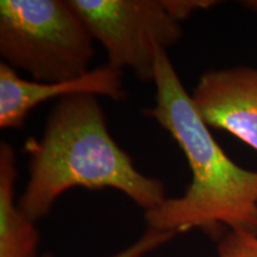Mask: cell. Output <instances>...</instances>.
<instances>
[{
	"label": "cell",
	"instance_id": "6da1fadb",
	"mask_svg": "<svg viewBox=\"0 0 257 257\" xmlns=\"http://www.w3.org/2000/svg\"><path fill=\"white\" fill-rule=\"evenodd\" d=\"M155 105L147 115L162 126L185 154L192 181L184 194L146 212L148 227L176 234L199 229L257 234V172L225 154L193 104L166 49L156 57Z\"/></svg>",
	"mask_w": 257,
	"mask_h": 257
},
{
	"label": "cell",
	"instance_id": "7a4b0ae2",
	"mask_svg": "<svg viewBox=\"0 0 257 257\" xmlns=\"http://www.w3.org/2000/svg\"><path fill=\"white\" fill-rule=\"evenodd\" d=\"M25 150L30 155V178L18 205L35 223L73 188H113L146 212L167 199L163 182L142 174L115 143L96 95L60 99L43 136L40 141L30 138Z\"/></svg>",
	"mask_w": 257,
	"mask_h": 257
},
{
	"label": "cell",
	"instance_id": "3957f363",
	"mask_svg": "<svg viewBox=\"0 0 257 257\" xmlns=\"http://www.w3.org/2000/svg\"><path fill=\"white\" fill-rule=\"evenodd\" d=\"M94 38L67 0H2L0 56L35 81L62 82L89 72Z\"/></svg>",
	"mask_w": 257,
	"mask_h": 257
},
{
	"label": "cell",
	"instance_id": "277c9868",
	"mask_svg": "<svg viewBox=\"0 0 257 257\" xmlns=\"http://www.w3.org/2000/svg\"><path fill=\"white\" fill-rule=\"evenodd\" d=\"M99 41L110 66L131 69L141 81H154L160 49L182 36L181 22L213 0H67Z\"/></svg>",
	"mask_w": 257,
	"mask_h": 257
},
{
	"label": "cell",
	"instance_id": "5b68a950",
	"mask_svg": "<svg viewBox=\"0 0 257 257\" xmlns=\"http://www.w3.org/2000/svg\"><path fill=\"white\" fill-rule=\"evenodd\" d=\"M208 127L233 135L257 152V69L239 66L204 73L191 93Z\"/></svg>",
	"mask_w": 257,
	"mask_h": 257
},
{
	"label": "cell",
	"instance_id": "8992f818",
	"mask_svg": "<svg viewBox=\"0 0 257 257\" xmlns=\"http://www.w3.org/2000/svg\"><path fill=\"white\" fill-rule=\"evenodd\" d=\"M75 94L108 96L120 101L126 96L123 73L110 64L89 70L78 79L62 82H41L19 76L17 70L0 63V127L19 130L30 112L42 102Z\"/></svg>",
	"mask_w": 257,
	"mask_h": 257
},
{
	"label": "cell",
	"instance_id": "52a82bcc",
	"mask_svg": "<svg viewBox=\"0 0 257 257\" xmlns=\"http://www.w3.org/2000/svg\"><path fill=\"white\" fill-rule=\"evenodd\" d=\"M17 159L9 143L0 144V257H38L35 221L16 204Z\"/></svg>",
	"mask_w": 257,
	"mask_h": 257
},
{
	"label": "cell",
	"instance_id": "ba28073f",
	"mask_svg": "<svg viewBox=\"0 0 257 257\" xmlns=\"http://www.w3.org/2000/svg\"><path fill=\"white\" fill-rule=\"evenodd\" d=\"M175 236L176 233L174 232H166V231H160L153 229V227H148L146 232L140 237V239L131 244L127 248L115 252L114 255L110 257H144L148 253L153 252L154 250L159 249L162 245H165V244L169 243ZM42 257L55 256L47 252Z\"/></svg>",
	"mask_w": 257,
	"mask_h": 257
},
{
	"label": "cell",
	"instance_id": "9c48e42d",
	"mask_svg": "<svg viewBox=\"0 0 257 257\" xmlns=\"http://www.w3.org/2000/svg\"><path fill=\"white\" fill-rule=\"evenodd\" d=\"M218 257H257V234L230 231L218 244Z\"/></svg>",
	"mask_w": 257,
	"mask_h": 257
},
{
	"label": "cell",
	"instance_id": "30bf717a",
	"mask_svg": "<svg viewBox=\"0 0 257 257\" xmlns=\"http://www.w3.org/2000/svg\"><path fill=\"white\" fill-rule=\"evenodd\" d=\"M242 5L244 8L251 10V11L257 14V0H246V2H242Z\"/></svg>",
	"mask_w": 257,
	"mask_h": 257
}]
</instances>
